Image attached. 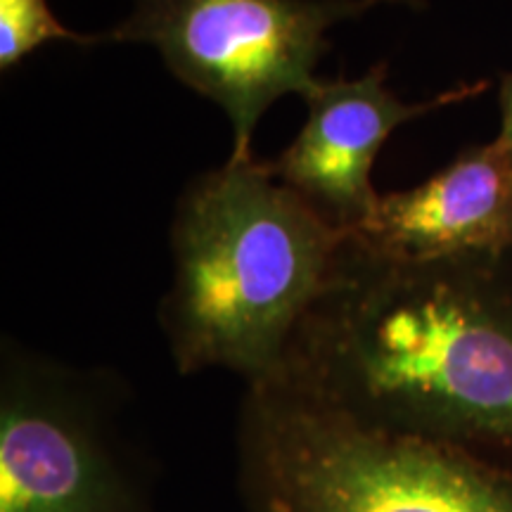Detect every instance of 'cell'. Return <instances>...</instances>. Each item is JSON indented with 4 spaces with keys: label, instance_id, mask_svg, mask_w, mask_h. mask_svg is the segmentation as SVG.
<instances>
[{
    "label": "cell",
    "instance_id": "1",
    "mask_svg": "<svg viewBox=\"0 0 512 512\" xmlns=\"http://www.w3.org/2000/svg\"><path fill=\"white\" fill-rule=\"evenodd\" d=\"M275 382L377 430L512 458V249L401 261L349 235Z\"/></svg>",
    "mask_w": 512,
    "mask_h": 512
},
{
    "label": "cell",
    "instance_id": "2",
    "mask_svg": "<svg viewBox=\"0 0 512 512\" xmlns=\"http://www.w3.org/2000/svg\"><path fill=\"white\" fill-rule=\"evenodd\" d=\"M349 235L264 159L195 178L178 200L174 283L159 302L178 373L221 368L245 387L275 380Z\"/></svg>",
    "mask_w": 512,
    "mask_h": 512
},
{
    "label": "cell",
    "instance_id": "3",
    "mask_svg": "<svg viewBox=\"0 0 512 512\" xmlns=\"http://www.w3.org/2000/svg\"><path fill=\"white\" fill-rule=\"evenodd\" d=\"M245 512H512V472L441 441L368 427L283 382L245 387Z\"/></svg>",
    "mask_w": 512,
    "mask_h": 512
},
{
    "label": "cell",
    "instance_id": "4",
    "mask_svg": "<svg viewBox=\"0 0 512 512\" xmlns=\"http://www.w3.org/2000/svg\"><path fill=\"white\" fill-rule=\"evenodd\" d=\"M124 384L15 339L0 351V512H159Z\"/></svg>",
    "mask_w": 512,
    "mask_h": 512
},
{
    "label": "cell",
    "instance_id": "5",
    "mask_svg": "<svg viewBox=\"0 0 512 512\" xmlns=\"http://www.w3.org/2000/svg\"><path fill=\"white\" fill-rule=\"evenodd\" d=\"M382 3L413 0H133L110 43L157 48L178 81L219 102L233 124L230 164L252 155L261 114L287 93L306 100L328 31Z\"/></svg>",
    "mask_w": 512,
    "mask_h": 512
},
{
    "label": "cell",
    "instance_id": "6",
    "mask_svg": "<svg viewBox=\"0 0 512 512\" xmlns=\"http://www.w3.org/2000/svg\"><path fill=\"white\" fill-rule=\"evenodd\" d=\"M486 88L489 81L465 83L434 100L406 105L387 86V64H375L351 81L320 79L306 98L309 117L299 136L264 166L335 226L354 233L380 202L370 174L377 152L396 128Z\"/></svg>",
    "mask_w": 512,
    "mask_h": 512
},
{
    "label": "cell",
    "instance_id": "7",
    "mask_svg": "<svg viewBox=\"0 0 512 512\" xmlns=\"http://www.w3.org/2000/svg\"><path fill=\"white\" fill-rule=\"evenodd\" d=\"M401 261H439L512 249V162L498 140L467 147L418 188L380 195L351 233Z\"/></svg>",
    "mask_w": 512,
    "mask_h": 512
},
{
    "label": "cell",
    "instance_id": "8",
    "mask_svg": "<svg viewBox=\"0 0 512 512\" xmlns=\"http://www.w3.org/2000/svg\"><path fill=\"white\" fill-rule=\"evenodd\" d=\"M50 41H72L76 46L110 43L105 34H79L60 24L48 0H0V69L10 72L24 57Z\"/></svg>",
    "mask_w": 512,
    "mask_h": 512
},
{
    "label": "cell",
    "instance_id": "9",
    "mask_svg": "<svg viewBox=\"0 0 512 512\" xmlns=\"http://www.w3.org/2000/svg\"><path fill=\"white\" fill-rule=\"evenodd\" d=\"M501 117V133L496 140L512 162V74H505L501 81Z\"/></svg>",
    "mask_w": 512,
    "mask_h": 512
}]
</instances>
